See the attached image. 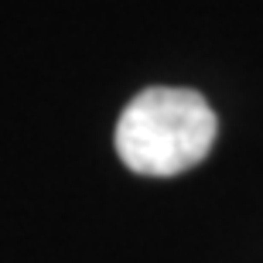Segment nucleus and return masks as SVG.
<instances>
[{
  "label": "nucleus",
  "mask_w": 263,
  "mask_h": 263,
  "mask_svg": "<svg viewBox=\"0 0 263 263\" xmlns=\"http://www.w3.org/2000/svg\"><path fill=\"white\" fill-rule=\"evenodd\" d=\"M215 140V113L195 89L151 86L120 113L117 154L137 175L171 178L195 167Z\"/></svg>",
  "instance_id": "nucleus-1"
}]
</instances>
